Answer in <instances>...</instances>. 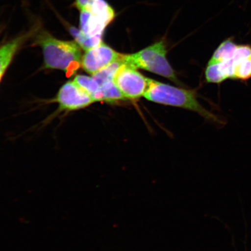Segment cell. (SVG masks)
I'll use <instances>...</instances> for the list:
<instances>
[{"instance_id":"1","label":"cell","mask_w":251,"mask_h":251,"mask_svg":"<svg viewBox=\"0 0 251 251\" xmlns=\"http://www.w3.org/2000/svg\"><path fill=\"white\" fill-rule=\"evenodd\" d=\"M205 78L209 83L227 80L246 83L251 78V45L239 44L228 37L220 44L207 65Z\"/></svg>"},{"instance_id":"2","label":"cell","mask_w":251,"mask_h":251,"mask_svg":"<svg viewBox=\"0 0 251 251\" xmlns=\"http://www.w3.org/2000/svg\"><path fill=\"white\" fill-rule=\"evenodd\" d=\"M36 33L34 42L43 50L45 68L62 70L68 77L76 74L83 57L80 47L75 42L56 39L38 27Z\"/></svg>"},{"instance_id":"3","label":"cell","mask_w":251,"mask_h":251,"mask_svg":"<svg viewBox=\"0 0 251 251\" xmlns=\"http://www.w3.org/2000/svg\"><path fill=\"white\" fill-rule=\"evenodd\" d=\"M144 97L151 101L191 110L208 120L223 124L216 115L200 104L193 90L178 89L149 78L148 87Z\"/></svg>"},{"instance_id":"4","label":"cell","mask_w":251,"mask_h":251,"mask_svg":"<svg viewBox=\"0 0 251 251\" xmlns=\"http://www.w3.org/2000/svg\"><path fill=\"white\" fill-rule=\"evenodd\" d=\"M166 43L162 40L134 54H124L123 60L125 64L131 67L152 72L180 84L166 59Z\"/></svg>"},{"instance_id":"5","label":"cell","mask_w":251,"mask_h":251,"mask_svg":"<svg viewBox=\"0 0 251 251\" xmlns=\"http://www.w3.org/2000/svg\"><path fill=\"white\" fill-rule=\"evenodd\" d=\"M114 82L126 99L135 100L144 97L149 84V78L137 69L124 64L116 73Z\"/></svg>"},{"instance_id":"6","label":"cell","mask_w":251,"mask_h":251,"mask_svg":"<svg viewBox=\"0 0 251 251\" xmlns=\"http://www.w3.org/2000/svg\"><path fill=\"white\" fill-rule=\"evenodd\" d=\"M122 55L102 42L86 51L81 60V67L87 73L93 76L121 59Z\"/></svg>"},{"instance_id":"7","label":"cell","mask_w":251,"mask_h":251,"mask_svg":"<svg viewBox=\"0 0 251 251\" xmlns=\"http://www.w3.org/2000/svg\"><path fill=\"white\" fill-rule=\"evenodd\" d=\"M55 100L59 108L65 111L85 108L95 102L92 97L74 80L68 81L61 88Z\"/></svg>"},{"instance_id":"8","label":"cell","mask_w":251,"mask_h":251,"mask_svg":"<svg viewBox=\"0 0 251 251\" xmlns=\"http://www.w3.org/2000/svg\"><path fill=\"white\" fill-rule=\"evenodd\" d=\"M80 12V29L92 38L102 39L103 34L111 24L100 16L87 10Z\"/></svg>"},{"instance_id":"9","label":"cell","mask_w":251,"mask_h":251,"mask_svg":"<svg viewBox=\"0 0 251 251\" xmlns=\"http://www.w3.org/2000/svg\"><path fill=\"white\" fill-rule=\"evenodd\" d=\"M74 5L78 11L87 10L101 17L111 24L116 17L115 11L106 0H75Z\"/></svg>"},{"instance_id":"10","label":"cell","mask_w":251,"mask_h":251,"mask_svg":"<svg viewBox=\"0 0 251 251\" xmlns=\"http://www.w3.org/2000/svg\"><path fill=\"white\" fill-rule=\"evenodd\" d=\"M36 29L23 34L0 47V80L13 58L15 52L25 41L36 32Z\"/></svg>"},{"instance_id":"11","label":"cell","mask_w":251,"mask_h":251,"mask_svg":"<svg viewBox=\"0 0 251 251\" xmlns=\"http://www.w3.org/2000/svg\"><path fill=\"white\" fill-rule=\"evenodd\" d=\"M63 24H65L66 27L70 31L72 36L74 37L75 42L80 47V48L85 50L86 51L100 45L103 42L102 39L90 37L80 29H78L77 28L72 26L66 21H63Z\"/></svg>"},{"instance_id":"12","label":"cell","mask_w":251,"mask_h":251,"mask_svg":"<svg viewBox=\"0 0 251 251\" xmlns=\"http://www.w3.org/2000/svg\"><path fill=\"white\" fill-rule=\"evenodd\" d=\"M74 81L90 94L95 102L101 101L102 96L99 84L93 77L77 75Z\"/></svg>"},{"instance_id":"13","label":"cell","mask_w":251,"mask_h":251,"mask_svg":"<svg viewBox=\"0 0 251 251\" xmlns=\"http://www.w3.org/2000/svg\"><path fill=\"white\" fill-rule=\"evenodd\" d=\"M123 55L121 59L113 62L112 64L108 66L102 70L98 72V73L93 75L92 76L95 79L97 83L99 84L100 86L102 84L108 82L109 81L114 80V78L116 73L119 70V68L122 65L125 64L123 60Z\"/></svg>"},{"instance_id":"14","label":"cell","mask_w":251,"mask_h":251,"mask_svg":"<svg viewBox=\"0 0 251 251\" xmlns=\"http://www.w3.org/2000/svg\"><path fill=\"white\" fill-rule=\"evenodd\" d=\"M102 95V101L107 102H115L121 100H126L114 82L109 81L100 86Z\"/></svg>"}]
</instances>
